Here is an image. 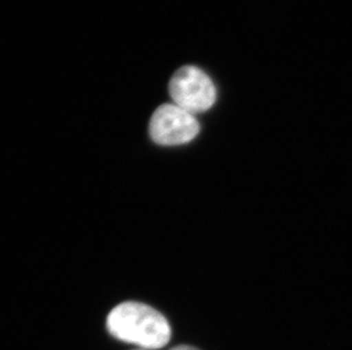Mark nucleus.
<instances>
[{"label":"nucleus","mask_w":352,"mask_h":350,"mask_svg":"<svg viewBox=\"0 0 352 350\" xmlns=\"http://www.w3.org/2000/svg\"><path fill=\"white\" fill-rule=\"evenodd\" d=\"M169 93L175 105L193 115L209 110L217 100L212 81L195 67H180L170 80Z\"/></svg>","instance_id":"nucleus-2"},{"label":"nucleus","mask_w":352,"mask_h":350,"mask_svg":"<svg viewBox=\"0 0 352 350\" xmlns=\"http://www.w3.org/2000/svg\"><path fill=\"white\" fill-rule=\"evenodd\" d=\"M107 327L118 340L143 349H160L171 339V327L166 316L138 301L117 305L107 315Z\"/></svg>","instance_id":"nucleus-1"},{"label":"nucleus","mask_w":352,"mask_h":350,"mask_svg":"<svg viewBox=\"0 0 352 350\" xmlns=\"http://www.w3.org/2000/svg\"><path fill=\"white\" fill-rule=\"evenodd\" d=\"M199 132V124L195 116L175 104L157 107L148 124L152 141L166 147L188 143Z\"/></svg>","instance_id":"nucleus-3"},{"label":"nucleus","mask_w":352,"mask_h":350,"mask_svg":"<svg viewBox=\"0 0 352 350\" xmlns=\"http://www.w3.org/2000/svg\"><path fill=\"white\" fill-rule=\"evenodd\" d=\"M170 350H199L197 348L190 347V346H185V345H182V346H177V347H173V349Z\"/></svg>","instance_id":"nucleus-4"}]
</instances>
